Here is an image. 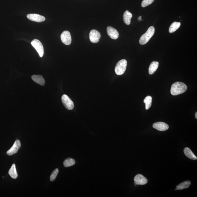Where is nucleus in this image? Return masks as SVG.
<instances>
[{"label":"nucleus","instance_id":"1","mask_svg":"<svg viewBox=\"0 0 197 197\" xmlns=\"http://www.w3.org/2000/svg\"><path fill=\"white\" fill-rule=\"evenodd\" d=\"M187 87L185 84L181 82H176L172 85L171 93L173 96L183 94L187 90Z\"/></svg>","mask_w":197,"mask_h":197},{"label":"nucleus","instance_id":"2","mask_svg":"<svg viewBox=\"0 0 197 197\" xmlns=\"http://www.w3.org/2000/svg\"><path fill=\"white\" fill-rule=\"evenodd\" d=\"M155 33V28L153 26H150L146 32L140 38L139 44L141 45L145 44L150 40Z\"/></svg>","mask_w":197,"mask_h":197},{"label":"nucleus","instance_id":"3","mask_svg":"<svg viewBox=\"0 0 197 197\" xmlns=\"http://www.w3.org/2000/svg\"><path fill=\"white\" fill-rule=\"evenodd\" d=\"M127 62L125 59H122L118 62L115 66V71L116 75H122L126 71Z\"/></svg>","mask_w":197,"mask_h":197},{"label":"nucleus","instance_id":"4","mask_svg":"<svg viewBox=\"0 0 197 197\" xmlns=\"http://www.w3.org/2000/svg\"><path fill=\"white\" fill-rule=\"evenodd\" d=\"M31 44L36 50L39 56L41 57H42L44 53V49L43 46L42 42L37 39H35L32 41Z\"/></svg>","mask_w":197,"mask_h":197},{"label":"nucleus","instance_id":"5","mask_svg":"<svg viewBox=\"0 0 197 197\" xmlns=\"http://www.w3.org/2000/svg\"><path fill=\"white\" fill-rule=\"evenodd\" d=\"M62 100L64 106L68 110H72L74 108V103L67 95H63L62 96Z\"/></svg>","mask_w":197,"mask_h":197},{"label":"nucleus","instance_id":"6","mask_svg":"<svg viewBox=\"0 0 197 197\" xmlns=\"http://www.w3.org/2000/svg\"><path fill=\"white\" fill-rule=\"evenodd\" d=\"M89 39L91 42L96 43L99 42L101 37V34L96 30H91L89 35Z\"/></svg>","mask_w":197,"mask_h":197},{"label":"nucleus","instance_id":"7","mask_svg":"<svg viewBox=\"0 0 197 197\" xmlns=\"http://www.w3.org/2000/svg\"><path fill=\"white\" fill-rule=\"evenodd\" d=\"M61 39L62 43L66 45H70L72 42L71 36L70 32L64 31L61 35Z\"/></svg>","mask_w":197,"mask_h":197},{"label":"nucleus","instance_id":"8","mask_svg":"<svg viewBox=\"0 0 197 197\" xmlns=\"http://www.w3.org/2000/svg\"><path fill=\"white\" fill-rule=\"evenodd\" d=\"M27 17L30 20L37 22H43L45 20V18L44 16L35 14H28Z\"/></svg>","mask_w":197,"mask_h":197},{"label":"nucleus","instance_id":"9","mask_svg":"<svg viewBox=\"0 0 197 197\" xmlns=\"http://www.w3.org/2000/svg\"><path fill=\"white\" fill-rule=\"evenodd\" d=\"M21 147V143L20 141L19 140H16L14 142L13 146L8 150L7 152V154L8 155H12L17 153L18 150Z\"/></svg>","mask_w":197,"mask_h":197},{"label":"nucleus","instance_id":"10","mask_svg":"<svg viewBox=\"0 0 197 197\" xmlns=\"http://www.w3.org/2000/svg\"><path fill=\"white\" fill-rule=\"evenodd\" d=\"M134 181L136 185H144L147 183L148 180L144 175L138 174L134 177Z\"/></svg>","mask_w":197,"mask_h":197},{"label":"nucleus","instance_id":"11","mask_svg":"<svg viewBox=\"0 0 197 197\" xmlns=\"http://www.w3.org/2000/svg\"><path fill=\"white\" fill-rule=\"evenodd\" d=\"M107 34L111 38L113 39H117L119 37V34L117 30L111 26H108L107 28Z\"/></svg>","mask_w":197,"mask_h":197},{"label":"nucleus","instance_id":"12","mask_svg":"<svg viewBox=\"0 0 197 197\" xmlns=\"http://www.w3.org/2000/svg\"><path fill=\"white\" fill-rule=\"evenodd\" d=\"M153 128L160 131H165L168 130L169 127L166 123L163 122H157L154 123Z\"/></svg>","mask_w":197,"mask_h":197},{"label":"nucleus","instance_id":"13","mask_svg":"<svg viewBox=\"0 0 197 197\" xmlns=\"http://www.w3.org/2000/svg\"><path fill=\"white\" fill-rule=\"evenodd\" d=\"M32 78L34 82L39 85H44L45 84L44 79L41 75H33L32 76Z\"/></svg>","mask_w":197,"mask_h":197},{"label":"nucleus","instance_id":"14","mask_svg":"<svg viewBox=\"0 0 197 197\" xmlns=\"http://www.w3.org/2000/svg\"><path fill=\"white\" fill-rule=\"evenodd\" d=\"M132 14L128 10L124 12L123 15V20L125 24L129 25L131 23V19L132 17Z\"/></svg>","mask_w":197,"mask_h":197},{"label":"nucleus","instance_id":"15","mask_svg":"<svg viewBox=\"0 0 197 197\" xmlns=\"http://www.w3.org/2000/svg\"><path fill=\"white\" fill-rule=\"evenodd\" d=\"M159 63L158 62H153L150 64L149 68V73L150 75H153L156 71L158 68Z\"/></svg>","mask_w":197,"mask_h":197},{"label":"nucleus","instance_id":"16","mask_svg":"<svg viewBox=\"0 0 197 197\" xmlns=\"http://www.w3.org/2000/svg\"><path fill=\"white\" fill-rule=\"evenodd\" d=\"M184 152L185 155L188 158L193 160H196L197 157L192 150L189 148H184Z\"/></svg>","mask_w":197,"mask_h":197},{"label":"nucleus","instance_id":"17","mask_svg":"<svg viewBox=\"0 0 197 197\" xmlns=\"http://www.w3.org/2000/svg\"><path fill=\"white\" fill-rule=\"evenodd\" d=\"M8 174L12 179H16L17 178L18 175L15 164H13L12 165L11 168L8 171Z\"/></svg>","mask_w":197,"mask_h":197},{"label":"nucleus","instance_id":"18","mask_svg":"<svg viewBox=\"0 0 197 197\" xmlns=\"http://www.w3.org/2000/svg\"><path fill=\"white\" fill-rule=\"evenodd\" d=\"M191 182L190 181H186L185 182H182V183L177 185L176 187L177 190H180L187 189L191 185Z\"/></svg>","mask_w":197,"mask_h":197},{"label":"nucleus","instance_id":"19","mask_svg":"<svg viewBox=\"0 0 197 197\" xmlns=\"http://www.w3.org/2000/svg\"><path fill=\"white\" fill-rule=\"evenodd\" d=\"M181 25V23L179 22H175L172 23L170 26L169 28V32L170 33H173L179 28Z\"/></svg>","mask_w":197,"mask_h":197},{"label":"nucleus","instance_id":"20","mask_svg":"<svg viewBox=\"0 0 197 197\" xmlns=\"http://www.w3.org/2000/svg\"><path fill=\"white\" fill-rule=\"evenodd\" d=\"M64 165L65 167H68L72 166L75 164V161L71 158H68L65 160L63 162Z\"/></svg>","mask_w":197,"mask_h":197},{"label":"nucleus","instance_id":"21","mask_svg":"<svg viewBox=\"0 0 197 197\" xmlns=\"http://www.w3.org/2000/svg\"><path fill=\"white\" fill-rule=\"evenodd\" d=\"M152 98L151 96H148L145 98L144 102L145 104V109L146 110L149 109L151 107L152 104Z\"/></svg>","mask_w":197,"mask_h":197},{"label":"nucleus","instance_id":"22","mask_svg":"<svg viewBox=\"0 0 197 197\" xmlns=\"http://www.w3.org/2000/svg\"><path fill=\"white\" fill-rule=\"evenodd\" d=\"M58 173V169H55L54 170L52 173L51 174V176H50V179L51 182H53L54 181L55 179L56 178L57 175Z\"/></svg>","mask_w":197,"mask_h":197},{"label":"nucleus","instance_id":"23","mask_svg":"<svg viewBox=\"0 0 197 197\" xmlns=\"http://www.w3.org/2000/svg\"><path fill=\"white\" fill-rule=\"evenodd\" d=\"M155 0H143L142 3H141V6L143 8H145L151 5Z\"/></svg>","mask_w":197,"mask_h":197},{"label":"nucleus","instance_id":"24","mask_svg":"<svg viewBox=\"0 0 197 197\" xmlns=\"http://www.w3.org/2000/svg\"><path fill=\"white\" fill-rule=\"evenodd\" d=\"M141 18H142V17L141 16H139V17L138 18V20H139V21H141L142 20V19H141Z\"/></svg>","mask_w":197,"mask_h":197},{"label":"nucleus","instance_id":"25","mask_svg":"<svg viewBox=\"0 0 197 197\" xmlns=\"http://www.w3.org/2000/svg\"><path fill=\"white\" fill-rule=\"evenodd\" d=\"M195 118H196V119H197V112H196V113L195 114Z\"/></svg>","mask_w":197,"mask_h":197}]
</instances>
